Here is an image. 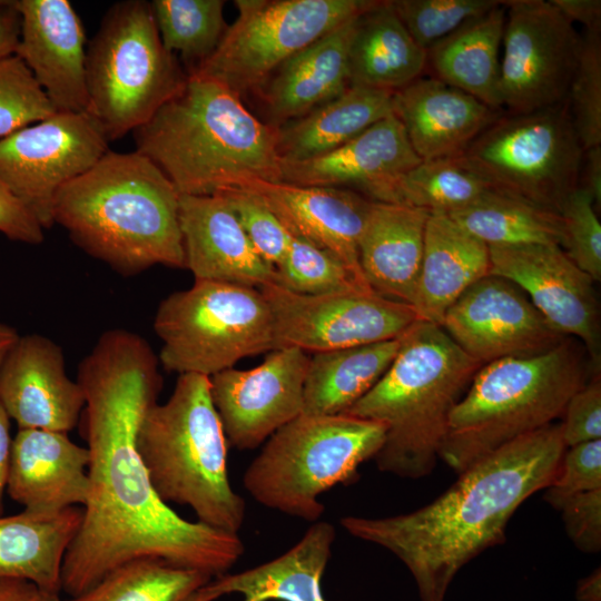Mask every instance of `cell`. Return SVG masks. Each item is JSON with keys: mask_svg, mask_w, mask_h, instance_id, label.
I'll return each mask as SVG.
<instances>
[{"mask_svg": "<svg viewBox=\"0 0 601 601\" xmlns=\"http://www.w3.org/2000/svg\"><path fill=\"white\" fill-rule=\"evenodd\" d=\"M158 365L148 342L124 328L102 333L79 364L89 492L62 563L61 591L69 597L140 558L217 578L244 553L238 533L181 518L150 482L137 434L161 390Z\"/></svg>", "mask_w": 601, "mask_h": 601, "instance_id": "6da1fadb", "label": "cell"}, {"mask_svg": "<svg viewBox=\"0 0 601 601\" xmlns=\"http://www.w3.org/2000/svg\"><path fill=\"white\" fill-rule=\"evenodd\" d=\"M564 450L561 422H554L484 455L415 511L384 518L348 515L341 525L400 559L421 601H444L461 568L503 543L514 512L552 483Z\"/></svg>", "mask_w": 601, "mask_h": 601, "instance_id": "7a4b0ae2", "label": "cell"}, {"mask_svg": "<svg viewBox=\"0 0 601 601\" xmlns=\"http://www.w3.org/2000/svg\"><path fill=\"white\" fill-rule=\"evenodd\" d=\"M179 193L144 155L108 150L62 186L53 221L88 255L124 276L155 266L185 268Z\"/></svg>", "mask_w": 601, "mask_h": 601, "instance_id": "3957f363", "label": "cell"}, {"mask_svg": "<svg viewBox=\"0 0 601 601\" xmlns=\"http://www.w3.org/2000/svg\"><path fill=\"white\" fill-rule=\"evenodd\" d=\"M132 135L135 151L149 158L179 195L213 196L255 180L280 181L275 128L210 79L187 76Z\"/></svg>", "mask_w": 601, "mask_h": 601, "instance_id": "277c9868", "label": "cell"}, {"mask_svg": "<svg viewBox=\"0 0 601 601\" xmlns=\"http://www.w3.org/2000/svg\"><path fill=\"white\" fill-rule=\"evenodd\" d=\"M481 366L440 325L417 319L383 376L343 414L385 425L374 457L381 472L424 477L436 464L453 407Z\"/></svg>", "mask_w": 601, "mask_h": 601, "instance_id": "5b68a950", "label": "cell"}, {"mask_svg": "<svg viewBox=\"0 0 601 601\" xmlns=\"http://www.w3.org/2000/svg\"><path fill=\"white\" fill-rule=\"evenodd\" d=\"M587 358L583 345L565 337L542 354L482 365L450 414L439 459L460 474L502 445L556 422L590 380Z\"/></svg>", "mask_w": 601, "mask_h": 601, "instance_id": "8992f818", "label": "cell"}, {"mask_svg": "<svg viewBox=\"0 0 601 601\" xmlns=\"http://www.w3.org/2000/svg\"><path fill=\"white\" fill-rule=\"evenodd\" d=\"M137 449L164 502L187 505L197 521L238 533L246 506L228 479L227 439L209 377L179 375L169 398L145 415Z\"/></svg>", "mask_w": 601, "mask_h": 601, "instance_id": "52a82bcc", "label": "cell"}, {"mask_svg": "<svg viewBox=\"0 0 601 601\" xmlns=\"http://www.w3.org/2000/svg\"><path fill=\"white\" fill-rule=\"evenodd\" d=\"M377 421L348 414L302 413L272 434L245 471L243 483L262 505L316 522L325 506L321 494L358 477L385 441Z\"/></svg>", "mask_w": 601, "mask_h": 601, "instance_id": "ba28073f", "label": "cell"}, {"mask_svg": "<svg viewBox=\"0 0 601 601\" xmlns=\"http://www.w3.org/2000/svg\"><path fill=\"white\" fill-rule=\"evenodd\" d=\"M187 75L160 39L150 2L114 3L86 50L88 112L109 141L146 124Z\"/></svg>", "mask_w": 601, "mask_h": 601, "instance_id": "9c48e42d", "label": "cell"}, {"mask_svg": "<svg viewBox=\"0 0 601 601\" xmlns=\"http://www.w3.org/2000/svg\"><path fill=\"white\" fill-rule=\"evenodd\" d=\"M154 329L168 372L206 377L275 349L274 319L259 288L195 280L164 298Z\"/></svg>", "mask_w": 601, "mask_h": 601, "instance_id": "30bf717a", "label": "cell"}, {"mask_svg": "<svg viewBox=\"0 0 601 601\" xmlns=\"http://www.w3.org/2000/svg\"><path fill=\"white\" fill-rule=\"evenodd\" d=\"M583 152L565 99L502 112L459 156L491 190L559 214L578 188Z\"/></svg>", "mask_w": 601, "mask_h": 601, "instance_id": "8fae6325", "label": "cell"}, {"mask_svg": "<svg viewBox=\"0 0 601 601\" xmlns=\"http://www.w3.org/2000/svg\"><path fill=\"white\" fill-rule=\"evenodd\" d=\"M375 0H236L238 17L214 53L188 76L238 97L262 87L293 55L355 18Z\"/></svg>", "mask_w": 601, "mask_h": 601, "instance_id": "7c38bea8", "label": "cell"}, {"mask_svg": "<svg viewBox=\"0 0 601 601\" xmlns=\"http://www.w3.org/2000/svg\"><path fill=\"white\" fill-rule=\"evenodd\" d=\"M500 97L505 114H525L566 99L581 33L550 0H505Z\"/></svg>", "mask_w": 601, "mask_h": 601, "instance_id": "4fadbf2b", "label": "cell"}, {"mask_svg": "<svg viewBox=\"0 0 601 601\" xmlns=\"http://www.w3.org/2000/svg\"><path fill=\"white\" fill-rule=\"evenodd\" d=\"M108 144L88 111L55 112L0 139V181L49 229L59 189L91 168Z\"/></svg>", "mask_w": 601, "mask_h": 601, "instance_id": "5bb4252c", "label": "cell"}, {"mask_svg": "<svg viewBox=\"0 0 601 601\" xmlns=\"http://www.w3.org/2000/svg\"><path fill=\"white\" fill-rule=\"evenodd\" d=\"M259 289L272 311L275 349L314 354L394 339L418 319L411 305L374 292L300 295L275 283Z\"/></svg>", "mask_w": 601, "mask_h": 601, "instance_id": "9a60e30c", "label": "cell"}, {"mask_svg": "<svg viewBox=\"0 0 601 601\" xmlns=\"http://www.w3.org/2000/svg\"><path fill=\"white\" fill-rule=\"evenodd\" d=\"M491 274L521 288L560 334L581 341L600 370L601 328L594 280L559 245L489 246Z\"/></svg>", "mask_w": 601, "mask_h": 601, "instance_id": "2e32d148", "label": "cell"}, {"mask_svg": "<svg viewBox=\"0 0 601 601\" xmlns=\"http://www.w3.org/2000/svg\"><path fill=\"white\" fill-rule=\"evenodd\" d=\"M441 327L482 365L542 354L566 337L546 322L521 288L493 274L459 297Z\"/></svg>", "mask_w": 601, "mask_h": 601, "instance_id": "e0dca14e", "label": "cell"}, {"mask_svg": "<svg viewBox=\"0 0 601 601\" xmlns=\"http://www.w3.org/2000/svg\"><path fill=\"white\" fill-rule=\"evenodd\" d=\"M309 354L276 348L249 370L228 368L211 377L210 394L227 441L252 450L303 413Z\"/></svg>", "mask_w": 601, "mask_h": 601, "instance_id": "ac0fdd59", "label": "cell"}, {"mask_svg": "<svg viewBox=\"0 0 601 601\" xmlns=\"http://www.w3.org/2000/svg\"><path fill=\"white\" fill-rule=\"evenodd\" d=\"M0 404L19 428L68 433L85 395L66 373L61 347L41 334L20 335L0 371Z\"/></svg>", "mask_w": 601, "mask_h": 601, "instance_id": "d6986e66", "label": "cell"}, {"mask_svg": "<svg viewBox=\"0 0 601 601\" xmlns=\"http://www.w3.org/2000/svg\"><path fill=\"white\" fill-rule=\"evenodd\" d=\"M20 37L16 53L57 112L88 110L86 33L68 0H16Z\"/></svg>", "mask_w": 601, "mask_h": 601, "instance_id": "ffe728a7", "label": "cell"}, {"mask_svg": "<svg viewBox=\"0 0 601 601\" xmlns=\"http://www.w3.org/2000/svg\"><path fill=\"white\" fill-rule=\"evenodd\" d=\"M239 188L258 196L293 237L333 255L368 286L359 265L358 242L372 204L370 198L346 188L282 181L255 180Z\"/></svg>", "mask_w": 601, "mask_h": 601, "instance_id": "44dd1931", "label": "cell"}, {"mask_svg": "<svg viewBox=\"0 0 601 601\" xmlns=\"http://www.w3.org/2000/svg\"><path fill=\"white\" fill-rule=\"evenodd\" d=\"M421 160L403 126L391 114L329 152L302 161H282L280 181L346 188L383 201L388 187Z\"/></svg>", "mask_w": 601, "mask_h": 601, "instance_id": "7402d4cb", "label": "cell"}, {"mask_svg": "<svg viewBox=\"0 0 601 601\" xmlns=\"http://www.w3.org/2000/svg\"><path fill=\"white\" fill-rule=\"evenodd\" d=\"M185 268L195 280L262 288L275 268L254 249L221 195L179 197Z\"/></svg>", "mask_w": 601, "mask_h": 601, "instance_id": "603a6c76", "label": "cell"}, {"mask_svg": "<svg viewBox=\"0 0 601 601\" xmlns=\"http://www.w3.org/2000/svg\"><path fill=\"white\" fill-rule=\"evenodd\" d=\"M87 446L67 433L19 428L11 444L7 493L29 512L82 508L89 492Z\"/></svg>", "mask_w": 601, "mask_h": 601, "instance_id": "cb8c5ba5", "label": "cell"}, {"mask_svg": "<svg viewBox=\"0 0 601 601\" xmlns=\"http://www.w3.org/2000/svg\"><path fill=\"white\" fill-rule=\"evenodd\" d=\"M392 112L422 160L461 155L502 114L430 75L394 91Z\"/></svg>", "mask_w": 601, "mask_h": 601, "instance_id": "d4e9b609", "label": "cell"}, {"mask_svg": "<svg viewBox=\"0 0 601 601\" xmlns=\"http://www.w3.org/2000/svg\"><path fill=\"white\" fill-rule=\"evenodd\" d=\"M430 213L372 200L358 242L363 276L371 289L412 306Z\"/></svg>", "mask_w": 601, "mask_h": 601, "instance_id": "484cf974", "label": "cell"}, {"mask_svg": "<svg viewBox=\"0 0 601 601\" xmlns=\"http://www.w3.org/2000/svg\"><path fill=\"white\" fill-rule=\"evenodd\" d=\"M491 274L489 246L444 213H430L412 307L418 319L442 324L446 311Z\"/></svg>", "mask_w": 601, "mask_h": 601, "instance_id": "4316f807", "label": "cell"}, {"mask_svg": "<svg viewBox=\"0 0 601 601\" xmlns=\"http://www.w3.org/2000/svg\"><path fill=\"white\" fill-rule=\"evenodd\" d=\"M356 18L296 52L273 73L264 91L270 127L306 115L349 87L348 48Z\"/></svg>", "mask_w": 601, "mask_h": 601, "instance_id": "83f0119b", "label": "cell"}, {"mask_svg": "<svg viewBox=\"0 0 601 601\" xmlns=\"http://www.w3.org/2000/svg\"><path fill=\"white\" fill-rule=\"evenodd\" d=\"M335 538L333 524L316 521L284 554L243 572L219 575L209 588L219 598L239 593L242 601H327L321 581Z\"/></svg>", "mask_w": 601, "mask_h": 601, "instance_id": "f1b7e54d", "label": "cell"}, {"mask_svg": "<svg viewBox=\"0 0 601 601\" xmlns=\"http://www.w3.org/2000/svg\"><path fill=\"white\" fill-rule=\"evenodd\" d=\"M426 50L408 33L391 1L357 16L348 48L349 86L394 92L423 76Z\"/></svg>", "mask_w": 601, "mask_h": 601, "instance_id": "f546056e", "label": "cell"}, {"mask_svg": "<svg viewBox=\"0 0 601 601\" xmlns=\"http://www.w3.org/2000/svg\"><path fill=\"white\" fill-rule=\"evenodd\" d=\"M505 0L473 18L426 49L430 76L502 111L500 62ZM503 112V111H502Z\"/></svg>", "mask_w": 601, "mask_h": 601, "instance_id": "4dcf8cb0", "label": "cell"}, {"mask_svg": "<svg viewBox=\"0 0 601 601\" xmlns=\"http://www.w3.org/2000/svg\"><path fill=\"white\" fill-rule=\"evenodd\" d=\"M82 521V508L0 515V578L24 579L61 591L66 552Z\"/></svg>", "mask_w": 601, "mask_h": 601, "instance_id": "1f68e13d", "label": "cell"}, {"mask_svg": "<svg viewBox=\"0 0 601 601\" xmlns=\"http://www.w3.org/2000/svg\"><path fill=\"white\" fill-rule=\"evenodd\" d=\"M391 91L349 86L336 98L275 128L282 161H302L348 142L392 112Z\"/></svg>", "mask_w": 601, "mask_h": 601, "instance_id": "d6a6232c", "label": "cell"}, {"mask_svg": "<svg viewBox=\"0 0 601 601\" xmlns=\"http://www.w3.org/2000/svg\"><path fill=\"white\" fill-rule=\"evenodd\" d=\"M398 338L309 355L303 413L343 414L383 376L400 347Z\"/></svg>", "mask_w": 601, "mask_h": 601, "instance_id": "836d02e7", "label": "cell"}, {"mask_svg": "<svg viewBox=\"0 0 601 601\" xmlns=\"http://www.w3.org/2000/svg\"><path fill=\"white\" fill-rule=\"evenodd\" d=\"M447 215L487 246H560L562 240L560 214L493 190Z\"/></svg>", "mask_w": 601, "mask_h": 601, "instance_id": "e575fe53", "label": "cell"}, {"mask_svg": "<svg viewBox=\"0 0 601 601\" xmlns=\"http://www.w3.org/2000/svg\"><path fill=\"white\" fill-rule=\"evenodd\" d=\"M491 189L462 161L460 156L421 160L400 176L382 203L450 214L462 209Z\"/></svg>", "mask_w": 601, "mask_h": 601, "instance_id": "d590c367", "label": "cell"}, {"mask_svg": "<svg viewBox=\"0 0 601 601\" xmlns=\"http://www.w3.org/2000/svg\"><path fill=\"white\" fill-rule=\"evenodd\" d=\"M204 572L156 558L126 562L66 601H181L210 582Z\"/></svg>", "mask_w": 601, "mask_h": 601, "instance_id": "8d00e7d4", "label": "cell"}, {"mask_svg": "<svg viewBox=\"0 0 601 601\" xmlns=\"http://www.w3.org/2000/svg\"><path fill=\"white\" fill-rule=\"evenodd\" d=\"M223 0H152L151 12L165 48L185 62L187 76L216 50L228 26Z\"/></svg>", "mask_w": 601, "mask_h": 601, "instance_id": "74e56055", "label": "cell"}, {"mask_svg": "<svg viewBox=\"0 0 601 601\" xmlns=\"http://www.w3.org/2000/svg\"><path fill=\"white\" fill-rule=\"evenodd\" d=\"M274 283L300 295L373 292L333 255L296 237L275 267Z\"/></svg>", "mask_w": 601, "mask_h": 601, "instance_id": "f35d334b", "label": "cell"}, {"mask_svg": "<svg viewBox=\"0 0 601 601\" xmlns=\"http://www.w3.org/2000/svg\"><path fill=\"white\" fill-rule=\"evenodd\" d=\"M566 101L582 149L601 146V28L581 33L580 56Z\"/></svg>", "mask_w": 601, "mask_h": 601, "instance_id": "ab89813d", "label": "cell"}, {"mask_svg": "<svg viewBox=\"0 0 601 601\" xmlns=\"http://www.w3.org/2000/svg\"><path fill=\"white\" fill-rule=\"evenodd\" d=\"M501 0H393L392 7L412 36L426 50L464 22L500 6Z\"/></svg>", "mask_w": 601, "mask_h": 601, "instance_id": "60d3db41", "label": "cell"}, {"mask_svg": "<svg viewBox=\"0 0 601 601\" xmlns=\"http://www.w3.org/2000/svg\"><path fill=\"white\" fill-rule=\"evenodd\" d=\"M57 112L26 63L0 58V139Z\"/></svg>", "mask_w": 601, "mask_h": 601, "instance_id": "b9f144b4", "label": "cell"}, {"mask_svg": "<svg viewBox=\"0 0 601 601\" xmlns=\"http://www.w3.org/2000/svg\"><path fill=\"white\" fill-rule=\"evenodd\" d=\"M560 217V247L568 257L594 282L601 279V224L593 200L581 188H575L564 200Z\"/></svg>", "mask_w": 601, "mask_h": 601, "instance_id": "7bdbcfd3", "label": "cell"}, {"mask_svg": "<svg viewBox=\"0 0 601 601\" xmlns=\"http://www.w3.org/2000/svg\"><path fill=\"white\" fill-rule=\"evenodd\" d=\"M216 195L226 199L254 249L275 268L293 237L276 215L249 190L228 188Z\"/></svg>", "mask_w": 601, "mask_h": 601, "instance_id": "ee69618b", "label": "cell"}, {"mask_svg": "<svg viewBox=\"0 0 601 601\" xmlns=\"http://www.w3.org/2000/svg\"><path fill=\"white\" fill-rule=\"evenodd\" d=\"M601 489V440L565 447L544 500L555 510L571 496Z\"/></svg>", "mask_w": 601, "mask_h": 601, "instance_id": "f6af8a7d", "label": "cell"}, {"mask_svg": "<svg viewBox=\"0 0 601 601\" xmlns=\"http://www.w3.org/2000/svg\"><path fill=\"white\" fill-rule=\"evenodd\" d=\"M562 439L565 447L601 440L600 372L569 400L563 412Z\"/></svg>", "mask_w": 601, "mask_h": 601, "instance_id": "bcb514c9", "label": "cell"}, {"mask_svg": "<svg viewBox=\"0 0 601 601\" xmlns=\"http://www.w3.org/2000/svg\"><path fill=\"white\" fill-rule=\"evenodd\" d=\"M568 536L582 552L601 550V489L569 497L559 509Z\"/></svg>", "mask_w": 601, "mask_h": 601, "instance_id": "7dc6e473", "label": "cell"}, {"mask_svg": "<svg viewBox=\"0 0 601 601\" xmlns=\"http://www.w3.org/2000/svg\"><path fill=\"white\" fill-rule=\"evenodd\" d=\"M43 228L28 208L0 181V233L28 245L43 242Z\"/></svg>", "mask_w": 601, "mask_h": 601, "instance_id": "c3c4849f", "label": "cell"}, {"mask_svg": "<svg viewBox=\"0 0 601 601\" xmlns=\"http://www.w3.org/2000/svg\"><path fill=\"white\" fill-rule=\"evenodd\" d=\"M0 601H62L59 592L17 578H0Z\"/></svg>", "mask_w": 601, "mask_h": 601, "instance_id": "681fc988", "label": "cell"}, {"mask_svg": "<svg viewBox=\"0 0 601 601\" xmlns=\"http://www.w3.org/2000/svg\"><path fill=\"white\" fill-rule=\"evenodd\" d=\"M570 22H580L585 30L601 28L600 0H550Z\"/></svg>", "mask_w": 601, "mask_h": 601, "instance_id": "f907efd6", "label": "cell"}, {"mask_svg": "<svg viewBox=\"0 0 601 601\" xmlns=\"http://www.w3.org/2000/svg\"><path fill=\"white\" fill-rule=\"evenodd\" d=\"M578 187L587 191L595 209L601 205V146L584 150Z\"/></svg>", "mask_w": 601, "mask_h": 601, "instance_id": "816d5d0a", "label": "cell"}, {"mask_svg": "<svg viewBox=\"0 0 601 601\" xmlns=\"http://www.w3.org/2000/svg\"><path fill=\"white\" fill-rule=\"evenodd\" d=\"M20 24L16 0H0V58L16 53Z\"/></svg>", "mask_w": 601, "mask_h": 601, "instance_id": "f5cc1de1", "label": "cell"}, {"mask_svg": "<svg viewBox=\"0 0 601 601\" xmlns=\"http://www.w3.org/2000/svg\"><path fill=\"white\" fill-rule=\"evenodd\" d=\"M11 444L10 417L0 404V515L3 512V496L7 490Z\"/></svg>", "mask_w": 601, "mask_h": 601, "instance_id": "db71d44e", "label": "cell"}, {"mask_svg": "<svg viewBox=\"0 0 601 601\" xmlns=\"http://www.w3.org/2000/svg\"><path fill=\"white\" fill-rule=\"evenodd\" d=\"M578 601H601V570L595 569L590 575L581 579L577 588Z\"/></svg>", "mask_w": 601, "mask_h": 601, "instance_id": "11a10c76", "label": "cell"}, {"mask_svg": "<svg viewBox=\"0 0 601 601\" xmlns=\"http://www.w3.org/2000/svg\"><path fill=\"white\" fill-rule=\"evenodd\" d=\"M19 336L14 327L0 322V371Z\"/></svg>", "mask_w": 601, "mask_h": 601, "instance_id": "9f6ffc18", "label": "cell"}, {"mask_svg": "<svg viewBox=\"0 0 601 601\" xmlns=\"http://www.w3.org/2000/svg\"><path fill=\"white\" fill-rule=\"evenodd\" d=\"M208 583L191 592L181 601H215L219 597L209 588Z\"/></svg>", "mask_w": 601, "mask_h": 601, "instance_id": "6f0895ef", "label": "cell"}]
</instances>
